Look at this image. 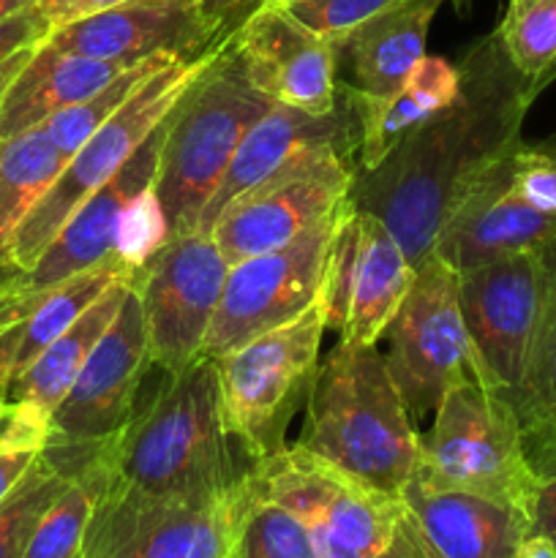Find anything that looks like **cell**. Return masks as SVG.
Wrapping results in <instances>:
<instances>
[{
  "instance_id": "cell-12",
  "label": "cell",
  "mask_w": 556,
  "mask_h": 558,
  "mask_svg": "<svg viewBox=\"0 0 556 558\" xmlns=\"http://www.w3.org/2000/svg\"><path fill=\"white\" fill-rule=\"evenodd\" d=\"M414 281V265L374 213L347 199L327 256L322 308L343 343L376 347Z\"/></svg>"
},
{
  "instance_id": "cell-41",
  "label": "cell",
  "mask_w": 556,
  "mask_h": 558,
  "mask_svg": "<svg viewBox=\"0 0 556 558\" xmlns=\"http://www.w3.org/2000/svg\"><path fill=\"white\" fill-rule=\"evenodd\" d=\"M125 3V0H36V9L47 16L49 27L65 25L80 16L96 14V11L109 9V5Z\"/></svg>"
},
{
  "instance_id": "cell-15",
  "label": "cell",
  "mask_w": 556,
  "mask_h": 558,
  "mask_svg": "<svg viewBox=\"0 0 556 558\" xmlns=\"http://www.w3.org/2000/svg\"><path fill=\"white\" fill-rule=\"evenodd\" d=\"M347 147H319L238 196L207 232L229 265L281 248L338 210L354 189Z\"/></svg>"
},
{
  "instance_id": "cell-18",
  "label": "cell",
  "mask_w": 556,
  "mask_h": 558,
  "mask_svg": "<svg viewBox=\"0 0 556 558\" xmlns=\"http://www.w3.org/2000/svg\"><path fill=\"white\" fill-rule=\"evenodd\" d=\"M169 114L136 147V153L125 161V167L71 213V218L60 227L52 243L44 248L36 265L25 270L20 287L5 294V298H0V327L14 325L16 311L31 298L47 292L55 283L65 281L76 272L101 265L112 256L114 234H118V223L125 205H129L131 196L156 183L158 153H161L164 136H167Z\"/></svg>"
},
{
  "instance_id": "cell-4",
  "label": "cell",
  "mask_w": 556,
  "mask_h": 558,
  "mask_svg": "<svg viewBox=\"0 0 556 558\" xmlns=\"http://www.w3.org/2000/svg\"><path fill=\"white\" fill-rule=\"evenodd\" d=\"M273 104L251 80L232 33L218 38L205 69L169 114L158 153L153 189L167 213L172 238L196 229L234 150Z\"/></svg>"
},
{
  "instance_id": "cell-21",
  "label": "cell",
  "mask_w": 556,
  "mask_h": 558,
  "mask_svg": "<svg viewBox=\"0 0 556 558\" xmlns=\"http://www.w3.org/2000/svg\"><path fill=\"white\" fill-rule=\"evenodd\" d=\"M401 505L431 558H518L529 521L512 507L445 488L414 466Z\"/></svg>"
},
{
  "instance_id": "cell-45",
  "label": "cell",
  "mask_w": 556,
  "mask_h": 558,
  "mask_svg": "<svg viewBox=\"0 0 556 558\" xmlns=\"http://www.w3.org/2000/svg\"><path fill=\"white\" fill-rule=\"evenodd\" d=\"M518 558H556V545L551 539L537 537V534H529L521 545V554Z\"/></svg>"
},
{
  "instance_id": "cell-10",
  "label": "cell",
  "mask_w": 556,
  "mask_h": 558,
  "mask_svg": "<svg viewBox=\"0 0 556 558\" xmlns=\"http://www.w3.org/2000/svg\"><path fill=\"white\" fill-rule=\"evenodd\" d=\"M385 363L412 423L436 412L452 385L478 379L458 303V272L431 251L385 330Z\"/></svg>"
},
{
  "instance_id": "cell-39",
  "label": "cell",
  "mask_w": 556,
  "mask_h": 558,
  "mask_svg": "<svg viewBox=\"0 0 556 558\" xmlns=\"http://www.w3.org/2000/svg\"><path fill=\"white\" fill-rule=\"evenodd\" d=\"M527 458L534 474L529 534H537L556 545V439L527 445Z\"/></svg>"
},
{
  "instance_id": "cell-47",
  "label": "cell",
  "mask_w": 556,
  "mask_h": 558,
  "mask_svg": "<svg viewBox=\"0 0 556 558\" xmlns=\"http://www.w3.org/2000/svg\"><path fill=\"white\" fill-rule=\"evenodd\" d=\"M36 0H0V22L11 20V16L22 14V11L33 9Z\"/></svg>"
},
{
  "instance_id": "cell-11",
  "label": "cell",
  "mask_w": 556,
  "mask_h": 558,
  "mask_svg": "<svg viewBox=\"0 0 556 558\" xmlns=\"http://www.w3.org/2000/svg\"><path fill=\"white\" fill-rule=\"evenodd\" d=\"M347 205V202H343ZM343 205L281 248L229 265L202 354L210 360L270 332L319 303L333 234Z\"/></svg>"
},
{
  "instance_id": "cell-37",
  "label": "cell",
  "mask_w": 556,
  "mask_h": 558,
  "mask_svg": "<svg viewBox=\"0 0 556 558\" xmlns=\"http://www.w3.org/2000/svg\"><path fill=\"white\" fill-rule=\"evenodd\" d=\"M396 3L398 0H294L287 9L316 36L338 44L365 20Z\"/></svg>"
},
{
  "instance_id": "cell-50",
  "label": "cell",
  "mask_w": 556,
  "mask_h": 558,
  "mask_svg": "<svg viewBox=\"0 0 556 558\" xmlns=\"http://www.w3.org/2000/svg\"><path fill=\"white\" fill-rule=\"evenodd\" d=\"M259 3H276V5H289V3H294V0H259Z\"/></svg>"
},
{
  "instance_id": "cell-9",
  "label": "cell",
  "mask_w": 556,
  "mask_h": 558,
  "mask_svg": "<svg viewBox=\"0 0 556 558\" xmlns=\"http://www.w3.org/2000/svg\"><path fill=\"white\" fill-rule=\"evenodd\" d=\"M150 368L145 314L131 281L109 330L49 417L44 456L74 477L123 428Z\"/></svg>"
},
{
  "instance_id": "cell-31",
  "label": "cell",
  "mask_w": 556,
  "mask_h": 558,
  "mask_svg": "<svg viewBox=\"0 0 556 558\" xmlns=\"http://www.w3.org/2000/svg\"><path fill=\"white\" fill-rule=\"evenodd\" d=\"M232 558H319L309 529L245 480L234 521Z\"/></svg>"
},
{
  "instance_id": "cell-34",
  "label": "cell",
  "mask_w": 556,
  "mask_h": 558,
  "mask_svg": "<svg viewBox=\"0 0 556 558\" xmlns=\"http://www.w3.org/2000/svg\"><path fill=\"white\" fill-rule=\"evenodd\" d=\"M69 474L41 452L22 483L0 501V558H20L47 507L63 494Z\"/></svg>"
},
{
  "instance_id": "cell-27",
  "label": "cell",
  "mask_w": 556,
  "mask_h": 558,
  "mask_svg": "<svg viewBox=\"0 0 556 558\" xmlns=\"http://www.w3.org/2000/svg\"><path fill=\"white\" fill-rule=\"evenodd\" d=\"M136 276V272H134ZM134 278H120L114 281L69 330L60 338H55L20 376L9 385V407L25 409V412L38 414L49 420L65 392L74 385L76 374L87 363L96 343L101 341L104 332L112 325L125 292H129Z\"/></svg>"
},
{
  "instance_id": "cell-43",
  "label": "cell",
  "mask_w": 556,
  "mask_h": 558,
  "mask_svg": "<svg viewBox=\"0 0 556 558\" xmlns=\"http://www.w3.org/2000/svg\"><path fill=\"white\" fill-rule=\"evenodd\" d=\"M33 47H36V44H33ZM33 47L20 49V52H14V54H11V58H5L3 63H0V101H3L5 87L11 85V80H14V76H16V71H20L22 65H25V60L31 58Z\"/></svg>"
},
{
  "instance_id": "cell-20",
  "label": "cell",
  "mask_w": 556,
  "mask_h": 558,
  "mask_svg": "<svg viewBox=\"0 0 556 558\" xmlns=\"http://www.w3.org/2000/svg\"><path fill=\"white\" fill-rule=\"evenodd\" d=\"M510 156L478 189L469 191L442 223L434 254L456 272L537 251L556 238V216L534 210L512 191Z\"/></svg>"
},
{
  "instance_id": "cell-32",
  "label": "cell",
  "mask_w": 556,
  "mask_h": 558,
  "mask_svg": "<svg viewBox=\"0 0 556 558\" xmlns=\"http://www.w3.org/2000/svg\"><path fill=\"white\" fill-rule=\"evenodd\" d=\"M496 36L518 74L543 85L554 76L556 0H510Z\"/></svg>"
},
{
  "instance_id": "cell-35",
  "label": "cell",
  "mask_w": 556,
  "mask_h": 558,
  "mask_svg": "<svg viewBox=\"0 0 556 558\" xmlns=\"http://www.w3.org/2000/svg\"><path fill=\"white\" fill-rule=\"evenodd\" d=\"M169 238L172 234H169L167 213H164L156 189L147 185L140 194L131 196L120 216L112 256L131 270H140L150 256H156L169 243Z\"/></svg>"
},
{
  "instance_id": "cell-3",
  "label": "cell",
  "mask_w": 556,
  "mask_h": 558,
  "mask_svg": "<svg viewBox=\"0 0 556 558\" xmlns=\"http://www.w3.org/2000/svg\"><path fill=\"white\" fill-rule=\"evenodd\" d=\"M358 483L401 499L423 439L376 347L338 341L311 385L298 441Z\"/></svg>"
},
{
  "instance_id": "cell-1",
  "label": "cell",
  "mask_w": 556,
  "mask_h": 558,
  "mask_svg": "<svg viewBox=\"0 0 556 558\" xmlns=\"http://www.w3.org/2000/svg\"><path fill=\"white\" fill-rule=\"evenodd\" d=\"M540 87L518 74L499 36L485 38L463 63L456 101L354 180L352 202L382 218L420 265L458 202L521 145L523 114Z\"/></svg>"
},
{
  "instance_id": "cell-14",
  "label": "cell",
  "mask_w": 556,
  "mask_h": 558,
  "mask_svg": "<svg viewBox=\"0 0 556 558\" xmlns=\"http://www.w3.org/2000/svg\"><path fill=\"white\" fill-rule=\"evenodd\" d=\"M229 262L205 232L174 234L134 276L145 314L147 352L156 368H185L205 347Z\"/></svg>"
},
{
  "instance_id": "cell-13",
  "label": "cell",
  "mask_w": 556,
  "mask_h": 558,
  "mask_svg": "<svg viewBox=\"0 0 556 558\" xmlns=\"http://www.w3.org/2000/svg\"><path fill=\"white\" fill-rule=\"evenodd\" d=\"M458 303L478 381L512 403L527 379L543 303L540 248L458 272Z\"/></svg>"
},
{
  "instance_id": "cell-6",
  "label": "cell",
  "mask_w": 556,
  "mask_h": 558,
  "mask_svg": "<svg viewBox=\"0 0 556 558\" xmlns=\"http://www.w3.org/2000/svg\"><path fill=\"white\" fill-rule=\"evenodd\" d=\"M418 469L445 488L499 501L529 521L534 474L521 423L512 403L478 379H463L445 392Z\"/></svg>"
},
{
  "instance_id": "cell-29",
  "label": "cell",
  "mask_w": 556,
  "mask_h": 558,
  "mask_svg": "<svg viewBox=\"0 0 556 558\" xmlns=\"http://www.w3.org/2000/svg\"><path fill=\"white\" fill-rule=\"evenodd\" d=\"M540 256H543V303H540L527 379L512 401L523 430V445L556 439V238L540 248Z\"/></svg>"
},
{
  "instance_id": "cell-30",
  "label": "cell",
  "mask_w": 556,
  "mask_h": 558,
  "mask_svg": "<svg viewBox=\"0 0 556 558\" xmlns=\"http://www.w3.org/2000/svg\"><path fill=\"white\" fill-rule=\"evenodd\" d=\"M107 474L101 450L69 480L63 494L47 507L20 558H85V537Z\"/></svg>"
},
{
  "instance_id": "cell-8",
  "label": "cell",
  "mask_w": 556,
  "mask_h": 558,
  "mask_svg": "<svg viewBox=\"0 0 556 558\" xmlns=\"http://www.w3.org/2000/svg\"><path fill=\"white\" fill-rule=\"evenodd\" d=\"M249 483L309 529L319 558H374L403 515L401 499L358 483L298 441L256 463Z\"/></svg>"
},
{
  "instance_id": "cell-2",
  "label": "cell",
  "mask_w": 556,
  "mask_h": 558,
  "mask_svg": "<svg viewBox=\"0 0 556 558\" xmlns=\"http://www.w3.org/2000/svg\"><path fill=\"white\" fill-rule=\"evenodd\" d=\"M104 499L180 501L238 490L256 466L223 423L216 363L205 354L164 371L150 398H136L123 428L101 447Z\"/></svg>"
},
{
  "instance_id": "cell-42",
  "label": "cell",
  "mask_w": 556,
  "mask_h": 558,
  "mask_svg": "<svg viewBox=\"0 0 556 558\" xmlns=\"http://www.w3.org/2000/svg\"><path fill=\"white\" fill-rule=\"evenodd\" d=\"M374 558H431V556H428V550H425L420 534L414 532L412 521H409L407 512H403L401 521H398V526H396V534H392V539Z\"/></svg>"
},
{
  "instance_id": "cell-49",
  "label": "cell",
  "mask_w": 556,
  "mask_h": 558,
  "mask_svg": "<svg viewBox=\"0 0 556 558\" xmlns=\"http://www.w3.org/2000/svg\"><path fill=\"white\" fill-rule=\"evenodd\" d=\"M0 330H3V327H0ZM0 407H9V392H5L3 381H0Z\"/></svg>"
},
{
  "instance_id": "cell-28",
  "label": "cell",
  "mask_w": 556,
  "mask_h": 558,
  "mask_svg": "<svg viewBox=\"0 0 556 558\" xmlns=\"http://www.w3.org/2000/svg\"><path fill=\"white\" fill-rule=\"evenodd\" d=\"M63 167L65 156L55 147L44 125L0 140V256H9L20 223Z\"/></svg>"
},
{
  "instance_id": "cell-23",
  "label": "cell",
  "mask_w": 556,
  "mask_h": 558,
  "mask_svg": "<svg viewBox=\"0 0 556 558\" xmlns=\"http://www.w3.org/2000/svg\"><path fill=\"white\" fill-rule=\"evenodd\" d=\"M134 63L63 52L41 41L33 47L0 101V140L47 123L52 114L87 101Z\"/></svg>"
},
{
  "instance_id": "cell-22",
  "label": "cell",
  "mask_w": 556,
  "mask_h": 558,
  "mask_svg": "<svg viewBox=\"0 0 556 558\" xmlns=\"http://www.w3.org/2000/svg\"><path fill=\"white\" fill-rule=\"evenodd\" d=\"M349 131L341 112L309 114L303 109L273 104L259 120L249 129L240 147L234 150L221 183L213 191L210 202L202 210L196 232H210L213 221L232 205L238 196L249 194L251 189L276 174L287 163L309 156L327 145H347Z\"/></svg>"
},
{
  "instance_id": "cell-5",
  "label": "cell",
  "mask_w": 556,
  "mask_h": 558,
  "mask_svg": "<svg viewBox=\"0 0 556 558\" xmlns=\"http://www.w3.org/2000/svg\"><path fill=\"white\" fill-rule=\"evenodd\" d=\"M325 308L311 305L305 314L243 347L216 357L223 423L229 436L254 463L287 447V428L300 403L309 401L319 371Z\"/></svg>"
},
{
  "instance_id": "cell-25",
  "label": "cell",
  "mask_w": 556,
  "mask_h": 558,
  "mask_svg": "<svg viewBox=\"0 0 556 558\" xmlns=\"http://www.w3.org/2000/svg\"><path fill=\"white\" fill-rule=\"evenodd\" d=\"M458 93H461V69L439 54H425L409 80L390 96H352L358 112L354 147L360 156V172L379 167L412 131L450 107Z\"/></svg>"
},
{
  "instance_id": "cell-16",
  "label": "cell",
  "mask_w": 556,
  "mask_h": 558,
  "mask_svg": "<svg viewBox=\"0 0 556 558\" xmlns=\"http://www.w3.org/2000/svg\"><path fill=\"white\" fill-rule=\"evenodd\" d=\"M243 485L221 496L180 501L98 496L85 558H232Z\"/></svg>"
},
{
  "instance_id": "cell-33",
  "label": "cell",
  "mask_w": 556,
  "mask_h": 558,
  "mask_svg": "<svg viewBox=\"0 0 556 558\" xmlns=\"http://www.w3.org/2000/svg\"><path fill=\"white\" fill-rule=\"evenodd\" d=\"M174 63V60L153 58V60H140V63L129 65L120 76H114L107 87L90 96L87 101L74 104V107L63 109V112L52 114V118L44 123V131L49 134V140L55 142L60 153L69 161L76 150L87 142V136L98 129L107 118H112L147 80H150L156 71H161L164 65Z\"/></svg>"
},
{
  "instance_id": "cell-19",
  "label": "cell",
  "mask_w": 556,
  "mask_h": 558,
  "mask_svg": "<svg viewBox=\"0 0 556 558\" xmlns=\"http://www.w3.org/2000/svg\"><path fill=\"white\" fill-rule=\"evenodd\" d=\"M232 38L267 98L309 114L336 112V44L294 20L287 5L256 3Z\"/></svg>"
},
{
  "instance_id": "cell-48",
  "label": "cell",
  "mask_w": 556,
  "mask_h": 558,
  "mask_svg": "<svg viewBox=\"0 0 556 558\" xmlns=\"http://www.w3.org/2000/svg\"><path fill=\"white\" fill-rule=\"evenodd\" d=\"M11 417V407H0V434L5 430V423H9Z\"/></svg>"
},
{
  "instance_id": "cell-44",
  "label": "cell",
  "mask_w": 556,
  "mask_h": 558,
  "mask_svg": "<svg viewBox=\"0 0 556 558\" xmlns=\"http://www.w3.org/2000/svg\"><path fill=\"white\" fill-rule=\"evenodd\" d=\"M22 276H25V270H22L11 256H0V298L14 292V289L20 287Z\"/></svg>"
},
{
  "instance_id": "cell-24",
  "label": "cell",
  "mask_w": 556,
  "mask_h": 558,
  "mask_svg": "<svg viewBox=\"0 0 556 558\" xmlns=\"http://www.w3.org/2000/svg\"><path fill=\"white\" fill-rule=\"evenodd\" d=\"M442 3L445 0H398L336 44V52L349 60L352 96H390L409 80L425 58V36Z\"/></svg>"
},
{
  "instance_id": "cell-46",
  "label": "cell",
  "mask_w": 556,
  "mask_h": 558,
  "mask_svg": "<svg viewBox=\"0 0 556 558\" xmlns=\"http://www.w3.org/2000/svg\"><path fill=\"white\" fill-rule=\"evenodd\" d=\"M200 3V9L205 11L207 16H216V20H227L229 14H232L234 9H240V5H245L249 0H196ZM259 3V0H256Z\"/></svg>"
},
{
  "instance_id": "cell-26",
  "label": "cell",
  "mask_w": 556,
  "mask_h": 558,
  "mask_svg": "<svg viewBox=\"0 0 556 558\" xmlns=\"http://www.w3.org/2000/svg\"><path fill=\"white\" fill-rule=\"evenodd\" d=\"M136 270L109 256L101 265L82 270L47 292L27 300L14 316V325L0 330V381L9 385L55 341L63 336L114 281L134 278Z\"/></svg>"
},
{
  "instance_id": "cell-17",
  "label": "cell",
  "mask_w": 556,
  "mask_h": 558,
  "mask_svg": "<svg viewBox=\"0 0 556 558\" xmlns=\"http://www.w3.org/2000/svg\"><path fill=\"white\" fill-rule=\"evenodd\" d=\"M223 25L227 20L207 16L196 0H125L52 27L44 41L114 63L183 60L210 49Z\"/></svg>"
},
{
  "instance_id": "cell-36",
  "label": "cell",
  "mask_w": 556,
  "mask_h": 558,
  "mask_svg": "<svg viewBox=\"0 0 556 558\" xmlns=\"http://www.w3.org/2000/svg\"><path fill=\"white\" fill-rule=\"evenodd\" d=\"M49 439V420L11 407V417L0 434V501L22 483L41 458Z\"/></svg>"
},
{
  "instance_id": "cell-40",
  "label": "cell",
  "mask_w": 556,
  "mask_h": 558,
  "mask_svg": "<svg viewBox=\"0 0 556 558\" xmlns=\"http://www.w3.org/2000/svg\"><path fill=\"white\" fill-rule=\"evenodd\" d=\"M49 31H52V27H49L47 16H44L36 5L22 11V14L11 16V20L0 22V63H3L5 58H11L14 52H20V49L41 44Z\"/></svg>"
},
{
  "instance_id": "cell-38",
  "label": "cell",
  "mask_w": 556,
  "mask_h": 558,
  "mask_svg": "<svg viewBox=\"0 0 556 558\" xmlns=\"http://www.w3.org/2000/svg\"><path fill=\"white\" fill-rule=\"evenodd\" d=\"M510 185L534 210L556 216V147L518 145L510 156Z\"/></svg>"
},
{
  "instance_id": "cell-7",
  "label": "cell",
  "mask_w": 556,
  "mask_h": 558,
  "mask_svg": "<svg viewBox=\"0 0 556 558\" xmlns=\"http://www.w3.org/2000/svg\"><path fill=\"white\" fill-rule=\"evenodd\" d=\"M216 47V44H213ZM210 49H205L196 58L174 60L164 65L161 71L150 76L112 118L104 120L85 145L65 161L63 172L58 174L47 194L38 199V205L27 213L25 221L16 229L11 240L9 256L22 267L31 270L38 256L44 254L55 234L60 232L71 213L82 205L90 194H96L101 185H107L120 169L125 167L136 147L156 131V125L178 107L183 93L194 85L200 71L205 69Z\"/></svg>"
}]
</instances>
